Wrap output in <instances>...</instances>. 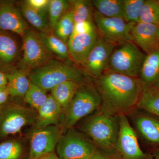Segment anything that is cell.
Wrapping results in <instances>:
<instances>
[{"mask_svg": "<svg viewBox=\"0 0 159 159\" xmlns=\"http://www.w3.org/2000/svg\"><path fill=\"white\" fill-rule=\"evenodd\" d=\"M24 144L17 138H8L0 141V159H23Z\"/></svg>", "mask_w": 159, "mask_h": 159, "instance_id": "obj_25", "label": "cell"}, {"mask_svg": "<svg viewBox=\"0 0 159 159\" xmlns=\"http://www.w3.org/2000/svg\"><path fill=\"white\" fill-rule=\"evenodd\" d=\"M138 136L152 148L159 146V118L136 109L127 116Z\"/></svg>", "mask_w": 159, "mask_h": 159, "instance_id": "obj_13", "label": "cell"}, {"mask_svg": "<svg viewBox=\"0 0 159 159\" xmlns=\"http://www.w3.org/2000/svg\"></svg>", "mask_w": 159, "mask_h": 159, "instance_id": "obj_42", "label": "cell"}, {"mask_svg": "<svg viewBox=\"0 0 159 159\" xmlns=\"http://www.w3.org/2000/svg\"><path fill=\"white\" fill-rule=\"evenodd\" d=\"M7 83L8 80L6 74L0 71V88L7 86Z\"/></svg>", "mask_w": 159, "mask_h": 159, "instance_id": "obj_37", "label": "cell"}, {"mask_svg": "<svg viewBox=\"0 0 159 159\" xmlns=\"http://www.w3.org/2000/svg\"><path fill=\"white\" fill-rule=\"evenodd\" d=\"M20 36L9 31H0V71L8 74L16 68L21 50Z\"/></svg>", "mask_w": 159, "mask_h": 159, "instance_id": "obj_14", "label": "cell"}, {"mask_svg": "<svg viewBox=\"0 0 159 159\" xmlns=\"http://www.w3.org/2000/svg\"><path fill=\"white\" fill-rule=\"evenodd\" d=\"M74 24L73 14L70 9L60 19L52 31L57 37L67 44L73 33Z\"/></svg>", "mask_w": 159, "mask_h": 159, "instance_id": "obj_28", "label": "cell"}, {"mask_svg": "<svg viewBox=\"0 0 159 159\" xmlns=\"http://www.w3.org/2000/svg\"><path fill=\"white\" fill-rule=\"evenodd\" d=\"M139 22L159 26V1L145 0L140 13Z\"/></svg>", "mask_w": 159, "mask_h": 159, "instance_id": "obj_31", "label": "cell"}, {"mask_svg": "<svg viewBox=\"0 0 159 159\" xmlns=\"http://www.w3.org/2000/svg\"><path fill=\"white\" fill-rule=\"evenodd\" d=\"M28 76L31 82L46 91L66 81L84 84L93 80L79 66L56 58L32 71Z\"/></svg>", "mask_w": 159, "mask_h": 159, "instance_id": "obj_2", "label": "cell"}, {"mask_svg": "<svg viewBox=\"0 0 159 159\" xmlns=\"http://www.w3.org/2000/svg\"><path fill=\"white\" fill-rule=\"evenodd\" d=\"M131 41L146 54L159 49V26L135 23L130 32Z\"/></svg>", "mask_w": 159, "mask_h": 159, "instance_id": "obj_16", "label": "cell"}, {"mask_svg": "<svg viewBox=\"0 0 159 159\" xmlns=\"http://www.w3.org/2000/svg\"><path fill=\"white\" fill-rule=\"evenodd\" d=\"M19 9L26 21L39 32H45L52 30L49 25L47 12L38 11L31 8L25 2H20Z\"/></svg>", "mask_w": 159, "mask_h": 159, "instance_id": "obj_22", "label": "cell"}, {"mask_svg": "<svg viewBox=\"0 0 159 159\" xmlns=\"http://www.w3.org/2000/svg\"><path fill=\"white\" fill-rule=\"evenodd\" d=\"M63 133L61 125H51L44 128H34L29 136L28 159H36L54 152Z\"/></svg>", "mask_w": 159, "mask_h": 159, "instance_id": "obj_11", "label": "cell"}, {"mask_svg": "<svg viewBox=\"0 0 159 159\" xmlns=\"http://www.w3.org/2000/svg\"><path fill=\"white\" fill-rule=\"evenodd\" d=\"M91 2L94 10L101 15L122 18L123 0H94Z\"/></svg>", "mask_w": 159, "mask_h": 159, "instance_id": "obj_26", "label": "cell"}, {"mask_svg": "<svg viewBox=\"0 0 159 159\" xmlns=\"http://www.w3.org/2000/svg\"><path fill=\"white\" fill-rule=\"evenodd\" d=\"M36 159H59L55 152L48 154Z\"/></svg>", "mask_w": 159, "mask_h": 159, "instance_id": "obj_38", "label": "cell"}, {"mask_svg": "<svg viewBox=\"0 0 159 159\" xmlns=\"http://www.w3.org/2000/svg\"><path fill=\"white\" fill-rule=\"evenodd\" d=\"M145 0H123L122 18L126 22H139L140 13Z\"/></svg>", "mask_w": 159, "mask_h": 159, "instance_id": "obj_32", "label": "cell"}, {"mask_svg": "<svg viewBox=\"0 0 159 159\" xmlns=\"http://www.w3.org/2000/svg\"><path fill=\"white\" fill-rule=\"evenodd\" d=\"M93 82L101 99L98 111L114 116H128L137 109L144 85L139 77L106 70Z\"/></svg>", "mask_w": 159, "mask_h": 159, "instance_id": "obj_1", "label": "cell"}, {"mask_svg": "<svg viewBox=\"0 0 159 159\" xmlns=\"http://www.w3.org/2000/svg\"><path fill=\"white\" fill-rule=\"evenodd\" d=\"M2 106H0V112H1V110H2Z\"/></svg>", "mask_w": 159, "mask_h": 159, "instance_id": "obj_41", "label": "cell"}, {"mask_svg": "<svg viewBox=\"0 0 159 159\" xmlns=\"http://www.w3.org/2000/svg\"><path fill=\"white\" fill-rule=\"evenodd\" d=\"M54 58L43 43L39 33L30 29L22 37L21 54L16 69L29 74Z\"/></svg>", "mask_w": 159, "mask_h": 159, "instance_id": "obj_5", "label": "cell"}, {"mask_svg": "<svg viewBox=\"0 0 159 159\" xmlns=\"http://www.w3.org/2000/svg\"><path fill=\"white\" fill-rule=\"evenodd\" d=\"M149 152L153 155L154 159H159V146L152 148Z\"/></svg>", "mask_w": 159, "mask_h": 159, "instance_id": "obj_39", "label": "cell"}, {"mask_svg": "<svg viewBox=\"0 0 159 159\" xmlns=\"http://www.w3.org/2000/svg\"><path fill=\"white\" fill-rule=\"evenodd\" d=\"M89 159H122L116 150L106 151L97 148Z\"/></svg>", "mask_w": 159, "mask_h": 159, "instance_id": "obj_34", "label": "cell"}, {"mask_svg": "<svg viewBox=\"0 0 159 159\" xmlns=\"http://www.w3.org/2000/svg\"><path fill=\"white\" fill-rule=\"evenodd\" d=\"M139 78L144 86H155L159 82V49L146 54Z\"/></svg>", "mask_w": 159, "mask_h": 159, "instance_id": "obj_19", "label": "cell"}, {"mask_svg": "<svg viewBox=\"0 0 159 159\" xmlns=\"http://www.w3.org/2000/svg\"><path fill=\"white\" fill-rule=\"evenodd\" d=\"M96 148L85 134L72 127L61 135L55 150L59 159H89Z\"/></svg>", "mask_w": 159, "mask_h": 159, "instance_id": "obj_8", "label": "cell"}, {"mask_svg": "<svg viewBox=\"0 0 159 159\" xmlns=\"http://www.w3.org/2000/svg\"><path fill=\"white\" fill-rule=\"evenodd\" d=\"M39 33L43 43L54 57L64 61L70 60L67 44L57 37L52 30Z\"/></svg>", "mask_w": 159, "mask_h": 159, "instance_id": "obj_23", "label": "cell"}, {"mask_svg": "<svg viewBox=\"0 0 159 159\" xmlns=\"http://www.w3.org/2000/svg\"><path fill=\"white\" fill-rule=\"evenodd\" d=\"M48 96L47 91L31 82L24 99L27 103L38 111L47 102Z\"/></svg>", "mask_w": 159, "mask_h": 159, "instance_id": "obj_30", "label": "cell"}, {"mask_svg": "<svg viewBox=\"0 0 159 159\" xmlns=\"http://www.w3.org/2000/svg\"><path fill=\"white\" fill-rule=\"evenodd\" d=\"M70 1V9L74 22L92 20L94 9L92 2L85 0H73Z\"/></svg>", "mask_w": 159, "mask_h": 159, "instance_id": "obj_27", "label": "cell"}, {"mask_svg": "<svg viewBox=\"0 0 159 159\" xmlns=\"http://www.w3.org/2000/svg\"><path fill=\"white\" fill-rule=\"evenodd\" d=\"M93 20L102 39L117 45L131 41V31L135 23L126 22L122 18L105 17L95 10Z\"/></svg>", "mask_w": 159, "mask_h": 159, "instance_id": "obj_9", "label": "cell"}, {"mask_svg": "<svg viewBox=\"0 0 159 159\" xmlns=\"http://www.w3.org/2000/svg\"><path fill=\"white\" fill-rule=\"evenodd\" d=\"M70 1L66 0H50L48 9V19L52 30L60 19L70 9Z\"/></svg>", "mask_w": 159, "mask_h": 159, "instance_id": "obj_29", "label": "cell"}, {"mask_svg": "<svg viewBox=\"0 0 159 159\" xmlns=\"http://www.w3.org/2000/svg\"><path fill=\"white\" fill-rule=\"evenodd\" d=\"M82 84L74 81H66L51 90V96L60 105L63 110L69 105L75 93Z\"/></svg>", "mask_w": 159, "mask_h": 159, "instance_id": "obj_24", "label": "cell"}, {"mask_svg": "<svg viewBox=\"0 0 159 159\" xmlns=\"http://www.w3.org/2000/svg\"><path fill=\"white\" fill-rule=\"evenodd\" d=\"M101 104V97L93 80L81 84L63 111L61 126L64 132L68 128L74 127L81 119L98 110Z\"/></svg>", "mask_w": 159, "mask_h": 159, "instance_id": "obj_4", "label": "cell"}, {"mask_svg": "<svg viewBox=\"0 0 159 159\" xmlns=\"http://www.w3.org/2000/svg\"><path fill=\"white\" fill-rule=\"evenodd\" d=\"M146 54L130 41L118 45L109 60L107 70L139 77Z\"/></svg>", "mask_w": 159, "mask_h": 159, "instance_id": "obj_6", "label": "cell"}, {"mask_svg": "<svg viewBox=\"0 0 159 159\" xmlns=\"http://www.w3.org/2000/svg\"><path fill=\"white\" fill-rule=\"evenodd\" d=\"M97 148L106 151L116 150L120 129L119 116L97 111L79 127Z\"/></svg>", "mask_w": 159, "mask_h": 159, "instance_id": "obj_3", "label": "cell"}, {"mask_svg": "<svg viewBox=\"0 0 159 159\" xmlns=\"http://www.w3.org/2000/svg\"><path fill=\"white\" fill-rule=\"evenodd\" d=\"M96 29L97 28L93 20L84 21L75 23L72 34L89 33L93 31Z\"/></svg>", "mask_w": 159, "mask_h": 159, "instance_id": "obj_33", "label": "cell"}, {"mask_svg": "<svg viewBox=\"0 0 159 159\" xmlns=\"http://www.w3.org/2000/svg\"><path fill=\"white\" fill-rule=\"evenodd\" d=\"M7 88L12 97H24L30 86L28 74L15 68L6 74Z\"/></svg>", "mask_w": 159, "mask_h": 159, "instance_id": "obj_21", "label": "cell"}, {"mask_svg": "<svg viewBox=\"0 0 159 159\" xmlns=\"http://www.w3.org/2000/svg\"><path fill=\"white\" fill-rule=\"evenodd\" d=\"M99 37L97 29L89 33L72 34L67 43L71 61L80 65L93 48Z\"/></svg>", "mask_w": 159, "mask_h": 159, "instance_id": "obj_17", "label": "cell"}, {"mask_svg": "<svg viewBox=\"0 0 159 159\" xmlns=\"http://www.w3.org/2000/svg\"><path fill=\"white\" fill-rule=\"evenodd\" d=\"M29 29L19 8L11 2H0V31H9L22 37Z\"/></svg>", "mask_w": 159, "mask_h": 159, "instance_id": "obj_15", "label": "cell"}, {"mask_svg": "<svg viewBox=\"0 0 159 159\" xmlns=\"http://www.w3.org/2000/svg\"><path fill=\"white\" fill-rule=\"evenodd\" d=\"M154 86H155L156 88L159 91V81Z\"/></svg>", "mask_w": 159, "mask_h": 159, "instance_id": "obj_40", "label": "cell"}, {"mask_svg": "<svg viewBox=\"0 0 159 159\" xmlns=\"http://www.w3.org/2000/svg\"><path fill=\"white\" fill-rule=\"evenodd\" d=\"M116 44L102 39L99 36L93 48L79 67L93 78L101 77L107 70L109 60Z\"/></svg>", "mask_w": 159, "mask_h": 159, "instance_id": "obj_12", "label": "cell"}, {"mask_svg": "<svg viewBox=\"0 0 159 159\" xmlns=\"http://www.w3.org/2000/svg\"><path fill=\"white\" fill-rule=\"evenodd\" d=\"M37 113L34 128H44L51 125H61L63 110L51 94Z\"/></svg>", "mask_w": 159, "mask_h": 159, "instance_id": "obj_18", "label": "cell"}, {"mask_svg": "<svg viewBox=\"0 0 159 159\" xmlns=\"http://www.w3.org/2000/svg\"><path fill=\"white\" fill-rule=\"evenodd\" d=\"M50 0H27L25 2L29 6L38 11L47 12Z\"/></svg>", "mask_w": 159, "mask_h": 159, "instance_id": "obj_35", "label": "cell"}, {"mask_svg": "<svg viewBox=\"0 0 159 159\" xmlns=\"http://www.w3.org/2000/svg\"><path fill=\"white\" fill-rule=\"evenodd\" d=\"M10 95L7 86L0 88V106H2L8 102Z\"/></svg>", "mask_w": 159, "mask_h": 159, "instance_id": "obj_36", "label": "cell"}, {"mask_svg": "<svg viewBox=\"0 0 159 159\" xmlns=\"http://www.w3.org/2000/svg\"><path fill=\"white\" fill-rule=\"evenodd\" d=\"M137 109L159 118V91L155 86H144Z\"/></svg>", "mask_w": 159, "mask_h": 159, "instance_id": "obj_20", "label": "cell"}, {"mask_svg": "<svg viewBox=\"0 0 159 159\" xmlns=\"http://www.w3.org/2000/svg\"><path fill=\"white\" fill-rule=\"evenodd\" d=\"M37 111L13 102L2 106L0 112V141L18 134L24 127L35 123Z\"/></svg>", "mask_w": 159, "mask_h": 159, "instance_id": "obj_7", "label": "cell"}, {"mask_svg": "<svg viewBox=\"0 0 159 159\" xmlns=\"http://www.w3.org/2000/svg\"><path fill=\"white\" fill-rule=\"evenodd\" d=\"M120 129L116 149L122 159H154L150 152H145L140 148L138 135L127 116H119Z\"/></svg>", "mask_w": 159, "mask_h": 159, "instance_id": "obj_10", "label": "cell"}]
</instances>
